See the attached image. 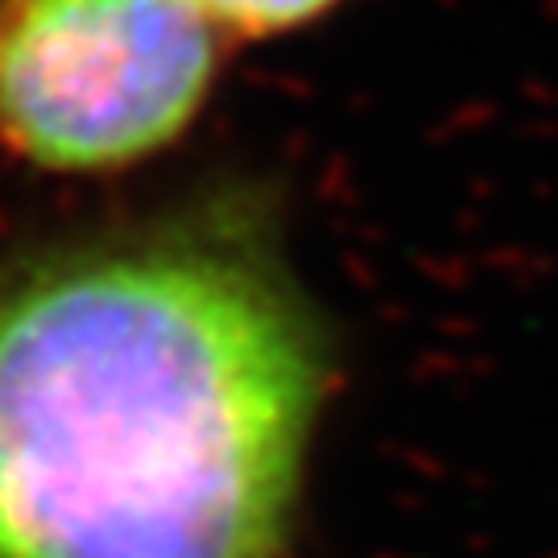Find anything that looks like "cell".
I'll list each match as a JSON object with an SVG mask.
<instances>
[{
  "label": "cell",
  "instance_id": "1",
  "mask_svg": "<svg viewBox=\"0 0 558 558\" xmlns=\"http://www.w3.org/2000/svg\"><path fill=\"white\" fill-rule=\"evenodd\" d=\"M323 401L315 323L216 232L0 278V558H286Z\"/></svg>",
  "mask_w": 558,
  "mask_h": 558
},
{
  "label": "cell",
  "instance_id": "2",
  "mask_svg": "<svg viewBox=\"0 0 558 558\" xmlns=\"http://www.w3.org/2000/svg\"><path fill=\"white\" fill-rule=\"evenodd\" d=\"M203 0H17L0 38V124L54 170H108L174 141L216 71Z\"/></svg>",
  "mask_w": 558,
  "mask_h": 558
},
{
  "label": "cell",
  "instance_id": "3",
  "mask_svg": "<svg viewBox=\"0 0 558 558\" xmlns=\"http://www.w3.org/2000/svg\"><path fill=\"white\" fill-rule=\"evenodd\" d=\"M336 0H203V9L216 21L232 25L240 34H274L294 29L302 21L327 13Z\"/></svg>",
  "mask_w": 558,
  "mask_h": 558
}]
</instances>
